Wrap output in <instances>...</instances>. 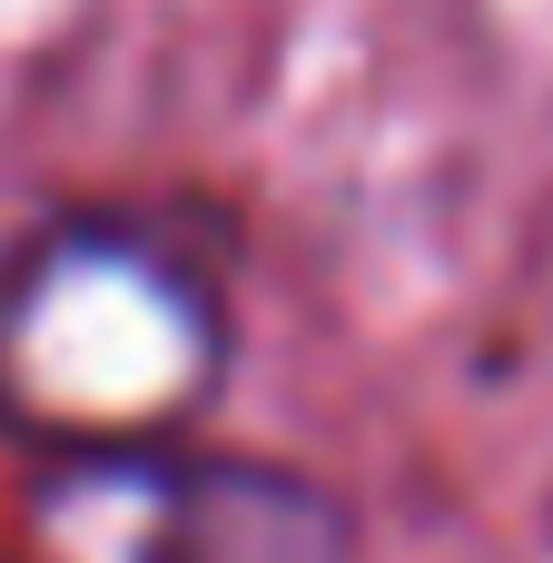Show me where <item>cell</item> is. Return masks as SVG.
<instances>
[{
    "label": "cell",
    "instance_id": "cell-1",
    "mask_svg": "<svg viewBox=\"0 0 553 563\" xmlns=\"http://www.w3.org/2000/svg\"><path fill=\"white\" fill-rule=\"evenodd\" d=\"M30 563H346V515L287 465L79 455L30 505Z\"/></svg>",
    "mask_w": 553,
    "mask_h": 563
}]
</instances>
